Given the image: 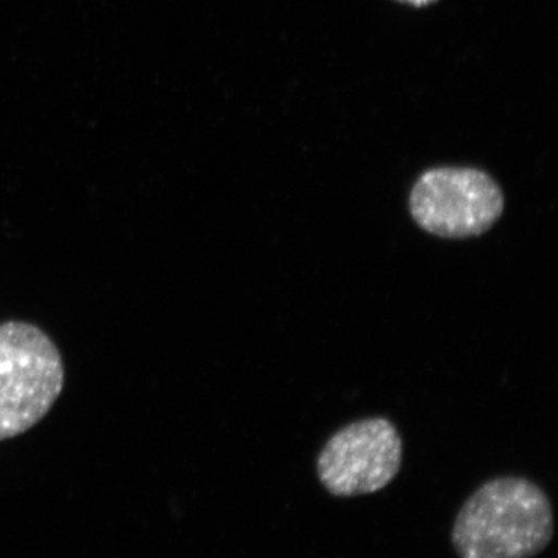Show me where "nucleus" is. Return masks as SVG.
I'll return each mask as SVG.
<instances>
[{
  "instance_id": "1",
  "label": "nucleus",
  "mask_w": 558,
  "mask_h": 558,
  "mask_svg": "<svg viewBox=\"0 0 558 558\" xmlns=\"http://www.w3.org/2000/svg\"><path fill=\"white\" fill-rule=\"evenodd\" d=\"M554 537L542 487L520 476L487 481L459 509L451 543L459 558H532Z\"/></svg>"
},
{
  "instance_id": "2",
  "label": "nucleus",
  "mask_w": 558,
  "mask_h": 558,
  "mask_svg": "<svg viewBox=\"0 0 558 558\" xmlns=\"http://www.w3.org/2000/svg\"><path fill=\"white\" fill-rule=\"evenodd\" d=\"M54 341L25 322L0 325V442L39 424L64 389Z\"/></svg>"
},
{
  "instance_id": "3",
  "label": "nucleus",
  "mask_w": 558,
  "mask_h": 558,
  "mask_svg": "<svg viewBox=\"0 0 558 558\" xmlns=\"http://www.w3.org/2000/svg\"><path fill=\"white\" fill-rule=\"evenodd\" d=\"M409 207L418 229L440 240H469L498 222L506 199L497 180L480 168L436 167L418 175Z\"/></svg>"
},
{
  "instance_id": "4",
  "label": "nucleus",
  "mask_w": 558,
  "mask_h": 558,
  "mask_svg": "<svg viewBox=\"0 0 558 558\" xmlns=\"http://www.w3.org/2000/svg\"><path fill=\"white\" fill-rule=\"evenodd\" d=\"M402 454V438L391 421L362 418L330 436L318 454V480L333 497L376 494L398 476Z\"/></svg>"
},
{
  "instance_id": "5",
  "label": "nucleus",
  "mask_w": 558,
  "mask_h": 558,
  "mask_svg": "<svg viewBox=\"0 0 558 558\" xmlns=\"http://www.w3.org/2000/svg\"><path fill=\"white\" fill-rule=\"evenodd\" d=\"M396 2L414 7V9H425V7L433 5V3L438 2V0H396Z\"/></svg>"
}]
</instances>
